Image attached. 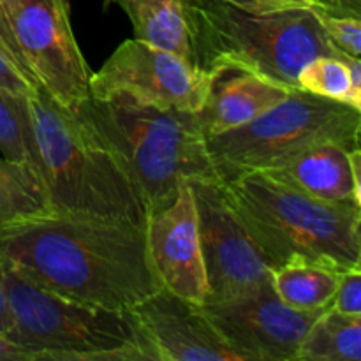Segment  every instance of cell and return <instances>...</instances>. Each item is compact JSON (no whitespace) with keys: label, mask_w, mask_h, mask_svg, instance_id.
Segmentation results:
<instances>
[{"label":"cell","mask_w":361,"mask_h":361,"mask_svg":"<svg viewBox=\"0 0 361 361\" xmlns=\"http://www.w3.org/2000/svg\"><path fill=\"white\" fill-rule=\"evenodd\" d=\"M0 361H32L30 355L0 331Z\"/></svg>","instance_id":"obj_29"},{"label":"cell","mask_w":361,"mask_h":361,"mask_svg":"<svg viewBox=\"0 0 361 361\" xmlns=\"http://www.w3.org/2000/svg\"><path fill=\"white\" fill-rule=\"evenodd\" d=\"M25 63L59 104L90 97V69L74 37L69 0H0Z\"/></svg>","instance_id":"obj_8"},{"label":"cell","mask_w":361,"mask_h":361,"mask_svg":"<svg viewBox=\"0 0 361 361\" xmlns=\"http://www.w3.org/2000/svg\"><path fill=\"white\" fill-rule=\"evenodd\" d=\"M133 25L134 39L192 63L185 0H111Z\"/></svg>","instance_id":"obj_16"},{"label":"cell","mask_w":361,"mask_h":361,"mask_svg":"<svg viewBox=\"0 0 361 361\" xmlns=\"http://www.w3.org/2000/svg\"><path fill=\"white\" fill-rule=\"evenodd\" d=\"M11 328H13V319H11L9 300H7L6 281H4V263L0 256V331L9 337Z\"/></svg>","instance_id":"obj_28"},{"label":"cell","mask_w":361,"mask_h":361,"mask_svg":"<svg viewBox=\"0 0 361 361\" xmlns=\"http://www.w3.org/2000/svg\"><path fill=\"white\" fill-rule=\"evenodd\" d=\"M331 309L348 316H361V270L341 274Z\"/></svg>","instance_id":"obj_23"},{"label":"cell","mask_w":361,"mask_h":361,"mask_svg":"<svg viewBox=\"0 0 361 361\" xmlns=\"http://www.w3.org/2000/svg\"><path fill=\"white\" fill-rule=\"evenodd\" d=\"M192 63L207 73L242 69L298 90L316 56H341L312 7L250 13L226 0H185Z\"/></svg>","instance_id":"obj_5"},{"label":"cell","mask_w":361,"mask_h":361,"mask_svg":"<svg viewBox=\"0 0 361 361\" xmlns=\"http://www.w3.org/2000/svg\"><path fill=\"white\" fill-rule=\"evenodd\" d=\"M4 263L9 338L32 361H157L130 310H109L63 298Z\"/></svg>","instance_id":"obj_6"},{"label":"cell","mask_w":361,"mask_h":361,"mask_svg":"<svg viewBox=\"0 0 361 361\" xmlns=\"http://www.w3.org/2000/svg\"><path fill=\"white\" fill-rule=\"evenodd\" d=\"M0 46H2L7 53H9V56L13 59V62L16 63L18 67H20V69L23 71L28 78H32V80L35 81V78L32 76L30 71H28V67H27V63H25L23 55H21L16 41H14V35H13V32H11L9 23H7V18H6V14H4L2 6H0ZM35 83H37V81H35Z\"/></svg>","instance_id":"obj_26"},{"label":"cell","mask_w":361,"mask_h":361,"mask_svg":"<svg viewBox=\"0 0 361 361\" xmlns=\"http://www.w3.org/2000/svg\"><path fill=\"white\" fill-rule=\"evenodd\" d=\"M49 212L51 208L37 173L0 155V229Z\"/></svg>","instance_id":"obj_19"},{"label":"cell","mask_w":361,"mask_h":361,"mask_svg":"<svg viewBox=\"0 0 361 361\" xmlns=\"http://www.w3.org/2000/svg\"><path fill=\"white\" fill-rule=\"evenodd\" d=\"M264 175L328 203L361 207V150L335 143H321L300 152Z\"/></svg>","instance_id":"obj_14"},{"label":"cell","mask_w":361,"mask_h":361,"mask_svg":"<svg viewBox=\"0 0 361 361\" xmlns=\"http://www.w3.org/2000/svg\"><path fill=\"white\" fill-rule=\"evenodd\" d=\"M296 361H361V316L324 310L307 331Z\"/></svg>","instance_id":"obj_17"},{"label":"cell","mask_w":361,"mask_h":361,"mask_svg":"<svg viewBox=\"0 0 361 361\" xmlns=\"http://www.w3.org/2000/svg\"><path fill=\"white\" fill-rule=\"evenodd\" d=\"M148 254L162 289L196 305L208 296L207 270L197 233V212L189 182L176 200L147 221Z\"/></svg>","instance_id":"obj_12"},{"label":"cell","mask_w":361,"mask_h":361,"mask_svg":"<svg viewBox=\"0 0 361 361\" xmlns=\"http://www.w3.org/2000/svg\"><path fill=\"white\" fill-rule=\"evenodd\" d=\"M361 109L293 90L249 123L207 137V150L221 180L267 171L321 143L360 148Z\"/></svg>","instance_id":"obj_7"},{"label":"cell","mask_w":361,"mask_h":361,"mask_svg":"<svg viewBox=\"0 0 361 361\" xmlns=\"http://www.w3.org/2000/svg\"><path fill=\"white\" fill-rule=\"evenodd\" d=\"M157 361H245L200 305L159 289L133 310Z\"/></svg>","instance_id":"obj_13"},{"label":"cell","mask_w":361,"mask_h":361,"mask_svg":"<svg viewBox=\"0 0 361 361\" xmlns=\"http://www.w3.org/2000/svg\"><path fill=\"white\" fill-rule=\"evenodd\" d=\"M314 9V7H312ZM328 41L338 49L355 59H361V21L353 16H335L314 9Z\"/></svg>","instance_id":"obj_22"},{"label":"cell","mask_w":361,"mask_h":361,"mask_svg":"<svg viewBox=\"0 0 361 361\" xmlns=\"http://www.w3.org/2000/svg\"><path fill=\"white\" fill-rule=\"evenodd\" d=\"M207 270L204 303L222 302L271 279V268L217 180H190Z\"/></svg>","instance_id":"obj_10"},{"label":"cell","mask_w":361,"mask_h":361,"mask_svg":"<svg viewBox=\"0 0 361 361\" xmlns=\"http://www.w3.org/2000/svg\"><path fill=\"white\" fill-rule=\"evenodd\" d=\"M39 173L53 214L147 224L148 210L115 152L41 85L27 95Z\"/></svg>","instance_id":"obj_2"},{"label":"cell","mask_w":361,"mask_h":361,"mask_svg":"<svg viewBox=\"0 0 361 361\" xmlns=\"http://www.w3.org/2000/svg\"><path fill=\"white\" fill-rule=\"evenodd\" d=\"M338 279V271L309 263H289L271 271L279 298L298 310L330 309Z\"/></svg>","instance_id":"obj_18"},{"label":"cell","mask_w":361,"mask_h":361,"mask_svg":"<svg viewBox=\"0 0 361 361\" xmlns=\"http://www.w3.org/2000/svg\"><path fill=\"white\" fill-rule=\"evenodd\" d=\"M106 4H111V0H106Z\"/></svg>","instance_id":"obj_30"},{"label":"cell","mask_w":361,"mask_h":361,"mask_svg":"<svg viewBox=\"0 0 361 361\" xmlns=\"http://www.w3.org/2000/svg\"><path fill=\"white\" fill-rule=\"evenodd\" d=\"M214 74L173 53L127 39L90 74L92 97L126 95L162 109L197 113L207 99Z\"/></svg>","instance_id":"obj_9"},{"label":"cell","mask_w":361,"mask_h":361,"mask_svg":"<svg viewBox=\"0 0 361 361\" xmlns=\"http://www.w3.org/2000/svg\"><path fill=\"white\" fill-rule=\"evenodd\" d=\"M226 2L250 13H274V11L312 7V0H226Z\"/></svg>","instance_id":"obj_25"},{"label":"cell","mask_w":361,"mask_h":361,"mask_svg":"<svg viewBox=\"0 0 361 361\" xmlns=\"http://www.w3.org/2000/svg\"><path fill=\"white\" fill-rule=\"evenodd\" d=\"M293 88L242 69L214 73L197 115L204 137L242 127L288 97Z\"/></svg>","instance_id":"obj_15"},{"label":"cell","mask_w":361,"mask_h":361,"mask_svg":"<svg viewBox=\"0 0 361 361\" xmlns=\"http://www.w3.org/2000/svg\"><path fill=\"white\" fill-rule=\"evenodd\" d=\"M312 7L335 16L360 18L361 0H312Z\"/></svg>","instance_id":"obj_27"},{"label":"cell","mask_w":361,"mask_h":361,"mask_svg":"<svg viewBox=\"0 0 361 361\" xmlns=\"http://www.w3.org/2000/svg\"><path fill=\"white\" fill-rule=\"evenodd\" d=\"M74 111L115 152L140 189L148 217L168 208L185 182H222L196 113L155 108L126 95H90Z\"/></svg>","instance_id":"obj_3"},{"label":"cell","mask_w":361,"mask_h":361,"mask_svg":"<svg viewBox=\"0 0 361 361\" xmlns=\"http://www.w3.org/2000/svg\"><path fill=\"white\" fill-rule=\"evenodd\" d=\"M222 185L271 271L289 263L361 270V207L316 200L259 171Z\"/></svg>","instance_id":"obj_4"},{"label":"cell","mask_w":361,"mask_h":361,"mask_svg":"<svg viewBox=\"0 0 361 361\" xmlns=\"http://www.w3.org/2000/svg\"><path fill=\"white\" fill-rule=\"evenodd\" d=\"M298 90L361 109V87L353 81L349 55L316 56L298 73Z\"/></svg>","instance_id":"obj_20"},{"label":"cell","mask_w":361,"mask_h":361,"mask_svg":"<svg viewBox=\"0 0 361 361\" xmlns=\"http://www.w3.org/2000/svg\"><path fill=\"white\" fill-rule=\"evenodd\" d=\"M0 256L34 284L85 305L133 310L162 289L147 224L137 222L34 215L0 229Z\"/></svg>","instance_id":"obj_1"},{"label":"cell","mask_w":361,"mask_h":361,"mask_svg":"<svg viewBox=\"0 0 361 361\" xmlns=\"http://www.w3.org/2000/svg\"><path fill=\"white\" fill-rule=\"evenodd\" d=\"M245 361H296L300 344L324 310H298L277 296L271 279L222 302L200 305Z\"/></svg>","instance_id":"obj_11"},{"label":"cell","mask_w":361,"mask_h":361,"mask_svg":"<svg viewBox=\"0 0 361 361\" xmlns=\"http://www.w3.org/2000/svg\"><path fill=\"white\" fill-rule=\"evenodd\" d=\"M0 155L39 173V159L28 118L27 97L11 95L0 88Z\"/></svg>","instance_id":"obj_21"},{"label":"cell","mask_w":361,"mask_h":361,"mask_svg":"<svg viewBox=\"0 0 361 361\" xmlns=\"http://www.w3.org/2000/svg\"><path fill=\"white\" fill-rule=\"evenodd\" d=\"M39 83H35L32 78H28L13 59L9 53L0 46V88L9 92L11 95H18V97H27L32 92L37 88Z\"/></svg>","instance_id":"obj_24"}]
</instances>
